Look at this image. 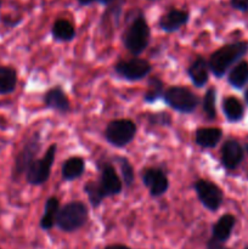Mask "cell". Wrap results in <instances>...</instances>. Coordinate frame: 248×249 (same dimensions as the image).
I'll list each match as a JSON object with an SVG mask.
<instances>
[{
	"instance_id": "d4e9b609",
	"label": "cell",
	"mask_w": 248,
	"mask_h": 249,
	"mask_svg": "<svg viewBox=\"0 0 248 249\" xmlns=\"http://www.w3.org/2000/svg\"><path fill=\"white\" fill-rule=\"evenodd\" d=\"M163 95V82L158 78H151L148 82L147 91L145 92L143 100L146 102H153Z\"/></svg>"
},
{
	"instance_id": "d6a6232c",
	"label": "cell",
	"mask_w": 248,
	"mask_h": 249,
	"mask_svg": "<svg viewBox=\"0 0 248 249\" xmlns=\"http://www.w3.org/2000/svg\"><path fill=\"white\" fill-rule=\"evenodd\" d=\"M97 1H100L101 4H104V5H108V4H111V2L116 1V0H97Z\"/></svg>"
},
{
	"instance_id": "d590c367",
	"label": "cell",
	"mask_w": 248,
	"mask_h": 249,
	"mask_svg": "<svg viewBox=\"0 0 248 249\" xmlns=\"http://www.w3.org/2000/svg\"><path fill=\"white\" fill-rule=\"evenodd\" d=\"M245 249H248V247H246V248H245Z\"/></svg>"
},
{
	"instance_id": "83f0119b",
	"label": "cell",
	"mask_w": 248,
	"mask_h": 249,
	"mask_svg": "<svg viewBox=\"0 0 248 249\" xmlns=\"http://www.w3.org/2000/svg\"><path fill=\"white\" fill-rule=\"evenodd\" d=\"M148 121L151 124H157V125H169L170 116L168 113H155L148 117Z\"/></svg>"
},
{
	"instance_id": "4316f807",
	"label": "cell",
	"mask_w": 248,
	"mask_h": 249,
	"mask_svg": "<svg viewBox=\"0 0 248 249\" xmlns=\"http://www.w3.org/2000/svg\"><path fill=\"white\" fill-rule=\"evenodd\" d=\"M119 163V167H121L122 172V178L124 180V185L125 186H131V184L134 182V169L131 167V164L129 163V160L126 158H117Z\"/></svg>"
},
{
	"instance_id": "8992f818",
	"label": "cell",
	"mask_w": 248,
	"mask_h": 249,
	"mask_svg": "<svg viewBox=\"0 0 248 249\" xmlns=\"http://www.w3.org/2000/svg\"><path fill=\"white\" fill-rule=\"evenodd\" d=\"M56 150H57V146L51 145L44 155V157L35 160L32 163L31 167L26 172V179L28 184L36 186V185L44 184L49 179L51 167H53V160H55Z\"/></svg>"
},
{
	"instance_id": "30bf717a",
	"label": "cell",
	"mask_w": 248,
	"mask_h": 249,
	"mask_svg": "<svg viewBox=\"0 0 248 249\" xmlns=\"http://www.w3.org/2000/svg\"><path fill=\"white\" fill-rule=\"evenodd\" d=\"M142 182L150 190L151 196L153 197H159L164 195L169 187L167 175L157 168H150V169L143 170Z\"/></svg>"
},
{
	"instance_id": "8fae6325",
	"label": "cell",
	"mask_w": 248,
	"mask_h": 249,
	"mask_svg": "<svg viewBox=\"0 0 248 249\" xmlns=\"http://www.w3.org/2000/svg\"><path fill=\"white\" fill-rule=\"evenodd\" d=\"M100 186H101L102 191L105 192L106 197L114 196V195H119L122 191L121 178L116 173L114 168L108 163H102L100 165Z\"/></svg>"
},
{
	"instance_id": "ac0fdd59",
	"label": "cell",
	"mask_w": 248,
	"mask_h": 249,
	"mask_svg": "<svg viewBox=\"0 0 248 249\" xmlns=\"http://www.w3.org/2000/svg\"><path fill=\"white\" fill-rule=\"evenodd\" d=\"M60 211V202L56 197H50L45 203L44 214L40 219V228L44 231H49L55 226L56 216Z\"/></svg>"
},
{
	"instance_id": "3957f363",
	"label": "cell",
	"mask_w": 248,
	"mask_h": 249,
	"mask_svg": "<svg viewBox=\"0 0 248 249\" xmlns=\"http://www.w3.org/2000/svg\"><path fill=\"white\" fill-rule=\"evenodd\" d=\"M123 41L125 48L133 55H140L150 41V28L142 15L136 17L124 33Z\"/></svg>"
},
{
	"instance_id": "9c48e42d",
	"label": "cell",
	"mask_w": 248,
	"mask_h": 249,
	"mask_svg": "<svg viewBox=\"0 0 248 249\" xmlns=\"http://www.w3.org/2000/svg\"><path fill=\"white\" fill-rule=\"evenodd\" d=\"M114 70L124 79L140 80L152 71V66L143 58L134 57L126 61H119Z\"/></svg>"
},
{
	"instance_id": "277c9868",
	"label": "cell",
	"mask_w": 248,
	"mask_h": 249,
	"mask_svg": "<svg viewBox=\"0 0 248 249\" xmlns=\"http://www.w3.org/2000/svg\"><path fill=\"white\" fill-rule=\"evenodd\" d=\"M163 96L165 104L180 113H192L199 104L198 97L189 89L182 87L169 88Z\"/></svg>"
},
{
	"instance_id": "ba28073f",
	"label": "cell",
	"mask_w": 248,
	"mask_h": 249,
	"mask_svg": "<svg viewBox=\"0 0 248 249\" xmlns=\"http://www.w3.org/2000/svg\"><path fill=\"white\" fill-rule=\"evenodd\" d=\"M39 150H40V140H39V135L32 136L28 141L23 145L22 150L19 151L18 155L16 156L14 165V178L21 177L22 174L28 170L32 163L35 160L36 155H38Z\"/></svg>"
},
{
	"instance_id": "cb8c5ba5",
	"label": "cell",
	"mask_w": 248,
	"mask_h": 249,
	"mask_svg": "<svg viewBox=\"0 0 248 249\" xmlns=\"http://www.w3.org/2000/svg\"><path fill=\"white\" fill-rule=\"evenodd\" d=\"M84 191L88 195V198H89L90 203H91L94 208H97L101 204V202L106 198V195L102 191L99 182L89 181L84 186Z\"/></svg>"
},
{
	"instance_id": "5bb4252c",
	"label": "cell",
	"mask_w": 248,
	"mask_h": 249,
	"mask_svg": "<svg viewBox=\"0 0 248 249\" xmlns=\"http://www.w3.org/2000/svg\"><path fill=\"white\" fill-rule=\"evenodd\" d=\"M44 102L48 108L55 109L61 113L70 111V100L61 88H53L49 90L44 96Z\"/></svg>"
},
{
	"instance_id": "f1b7e54d",
	"label": "cell",
	"mask_w": 248,
	"mask_h": 249,
	"mask_svg": "<svg viewBox=\"0 0 248 249\" xmlns=\"http://www.w3.org/2000/svg\"><path fill=\"white\" fill-rule=\"evenodd\" d=\"M230 4L233 9L238 10V11H248V0H231Z\"/></svg>"
},
{
	"instance_id": "7a4b0ae2",
	"label": "cell",
	"mask_w": 248,
	"mask_h": 249,
	"mask_svg": "<svg viewBox=\"0 0 248 249\" xmlns=\"http://www.w3.org/2000/svg\"><path fill=\"white\" fill-rule=\"evenodd\" d=\"M88 216L87 206L79 201H73L60 208L55 225L63 232H74L87 224Z\"/></svg>"
},
{
	"instance_id": "1f68e13d",
	"label": "cell",
	"mask_w": 248,
	"mask_h": 249,
	"mask_svg": "<svg viewBox=\"0 0 248 249\" xmlns=\"http://www.w3.org/2000/svg\"><path fill=\"white\" fill-rule=\"evenodd\" d=\"M78 1H79L80 5H89L91 4V2L97 1V0H78Z\"/></svg>"
},
{
	"instance_id": "836d02e7",
	"label": "cell",
	"mask_w": 248,
	"mask_h": 249,
	"mask_svg": "<svg viewBox=\"0 0 248 249\" xmlns=\"http://www.w3.org/2000/svg\"><path fill=\"white\" fill-rule=\"evenodd\" d=\"M245 100H246V102H247V105H248V89L246 90V92H245Z\"/></svg>"
},
{
	"instance_id": "9a60e30c",
	"label": "cell",
	"mask_w": 248,
	"mask_h": 249,
	"mask_svg": "<svg viewBox=\"0 0 248 249\" xmlns=\"http://www.w3.org/2000/svg\"><path fill=\"white\" fill-rule=\"evenodd\" d=\"M235 224V216L231 215V214H225L221 218H219V220L212 228V237L223 243L226 242L232 233Z\"/></svg>"
},
{
	"instance_id": "7c38bea8",
	"label": "cell",
	"mask_w": 248,
	"mask_h": 249,
	"mask_svg": "<svg viewBox=\"0 0 248 249\" xmlns=\"http://www.w3.org/2000/svg\"><path fill=\"white\" fill-rule=\"evenodd\" d=\"M243 160V148L236 140H228L221 148V163L228 169H235Z\"/></svg>"
},
{
	"instance_id": "5b68a950",
	"label": "cell",
	"mask_w": 248,
	"mask_h": 249,
	"mask_svg": "<svg viewBox=\"0 0 248 249\" xmlns=\"http://www.w3.org/2000/svg\"><path fill=\"white\" fill-rule=\"evenodd\" d=\"M136 134V124L129 119H117L107 125L105 136L111 145L124 147L133 141Z\"/></svg>"
},
{
	"instance_id": "ffe728a7",
	"label": "cell",
	"mask_w": 248,
	"mask_h": 249,
	"mask_svg": "<svg viewBox=\"0 0 248 249\" xmlns=\"http://www.w3.org/2000/svg\"><path fill=\"white\" fill-rule=\"evenodd\" d=\"M85 169L84 160L80 157H72L62 165V178L66 181H72L82 177Z\"/></svg>"
},
{
	"instance_id": "52a82bcc",
	"label": "cell",
	"mask_w": 248,
	"mask_h": 249,
	"mask_svg": "<svg viewBox=\"0 0 248 249\" xmlns=\"http://www.w3.org/2000/svg\"><path fill=\"white\" fill-rule=\"evenodd\" d=\"M195 191L204 208L211 212H215L220 208L224 195L223 191L214 182L207 181L203 179L197 180L195 182Z\"/></svg>"
},
{
	"instance_id": "4dcf8cb0",
	"label": "cell",
	"mask_w": 248,
	"mask_h": 249,
	"mask_svg": "<svg viewBox=\"0 0 248 249\" xmlns=\"http://www.w3.org/2000/svg\"><path fill=\"white\" fill-rule=\"evenodd\" d=\"M104 249H130L129 247L124 245H109L107 247H105Z\"/></svg>"
},
{
	"instance_id": "603a6c76",
	"label": "cell",
	"mask_w": 248,
	"mask_h": 249,
	"mask_svg": "<svg viewBox=\"0 0 248 249\" xmlns=\"http://www.w3.org/2000/svg\"><path fill=\"white\" fill-rule=\"evenodd\" d=\"M53 36L57 41H70L75 36V31L71 22L57 19L53 26Z\"/></svg>"
},
{
	"instance_id": "7402d4cb",
	"label": "cell",
	"mask_w": 248,
	"mask_h": 249,
	"mask_svg": "<svg viewBox=\"0 0 248 249\" xmlns=\"http://www.w3.org/2000/svg\"><path fill=\"white\" fill-rule=\"evenodd\" d=\"M223 111L229 122H238L243 118L242 104L236 97H226L223 102Z\"/></svg>"
},
{
	"instance_id": "484cf974",
	"label": "cell",
	"mask_w": 248,
	"mask_h": 249,
	"mask_svg": "<svg viewBox=\"0 0 248 249\" xmlns=\"http://www.w3.org/2000/svg\"><path fill=\"white\" fill-rule=\"evenodd\" d=\"M215 100H216V91L214 88L209 89L206 92L203 97V111L207 114L209 119H214L216 117V108H215Z\"/></svg>"
},
{
	"instance_id": "e575fe53",
	"label": "cell",
	"mask_w": 248,
	"mask_h": 249,
	"mask_svg": "<svg viewBox=\"0 0 248 249\" xmlns=\"http://www.w3.org/2000/svg\"><path fill=\"white\" fill-rule=\"evenodd\" d=\"M245 150H246V152L248 153V143H246V146H245Z\"/></svg>"
},
{
	"instance_id": "e0dca14e",
	"label": "cell",
	"mask_w": 248,
	"mask_h": 249,
	"mask_svg": "<svg viewBox=\"0 0 248 249\" xmlns=\"http://www.w3.org/2000/svg\"><path fill=\"white\" fill-rule=\"evenodd\" d=\"M223 138V131L219 128H201L196 131V143L201 147H215Z\"/></svg>"
},
{
	"instance_id": "6da1fadb",
	"label": "cell",
	"mask_w": 248,
	"mask_h": 249,
	"mask_svg": "<svg viewBox=\"0 0 248 249\" xmlns=\"http://www.w3.org/2000/svg\"><path fill=\"white\" fill-rule=\"evenodd\" d=\"M248 51L247 41H237V43L228 44L221 46L211 55L208 61L209 70L215 77L220 78L226 73V71L243 57Z\"/></svg>"
},
{
	"instance_id": "f546056e",
	"label": "cell",
	"mask_w": 248,
	"mask_h": 249,
	"mask_svg": "<svg viewBox=\"0 0 248 249\" xmlns=\"http://www.w3.org/2000/svg\"><path fill=\"white\" fill-rule=\"evenodd\" d=\"M207 249H230V248L225 247L224 243L220 242V241H216L215 238L211 237L208 240V242H207Z\"/></svg>"
},
{
	"instance_id": "2e32d148",
	"label": "cell",
	"mask_w": 248,
	"mask_h": 249,
	"mask_svg": "<svg viewBox=\"0 0 248 249\" xmlns=\"http://www.w3.org/2000/svg\"><path fill=\"white\" fill-rule=\"evenodd\" d=\"M189 75L197 88L206 85L209 78L208 62L203 57H197L189 67Z\"/></svg>"
},
{
	"instance_id": "d6986e66",
	"label": "cell",
	"mask_w": 248,
	"mask_h": 249,
	"mask_svg": "<svg viewBox=\"0 0 248 249\" xmlns=\"http://www.w3.org/2000/svg\"><path fill=\"white\" fill-rule=\"evenodd\" d=\"M17 72L10 66H0V95L15 91L17 87Z\"/></svg>"
},
{
	"instance_id": "4fadbf2b",
	"label": "cell",
	"mask_w": 248,
	"mask_h": 249,
	"mask_svg": "<svg viewBox=\"0 0 248 249\" xmlns=\"http://www.w3.org/2000/svg\"><path fill=\"white\" fill-rule=\"evenodd\" d=\"M189 17L190 15L187 11L172 9L168 14L160 17L159 27L162 31L167 32V33H173V32H177V29L181 28L184 24H186L189 21Z\"/></svg>"
},
{
	"instance_id": "44dd1931",
	"label": "cell",
	"mask_w": 248,
	"mask_h": 249,
	"mask_svg": "<svg viewBox=\"0 0 248 249\" xmlns=\"http://www.w3.org/2000/svg\"><path fill=\"white\" fill-rule=\"evenodd\" d=\"M229 83L236 89H242L248 83V63L242 61L230 71L228 77Z\"/></svg>"
}]
</instances>
